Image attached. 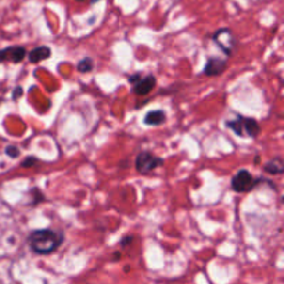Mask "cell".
<instances>
[{
	"label": "cell",
	"mask_w": 284,
	"mask_h": 284,
	"mask_svg": "<svg viewBox=\"0 0 284 284\" xmlns=\"http://www.w3.org/2000/svg\"><path fill=\"white\" fill-rule=\"evenodd\" d=\"M64 240V232L53 229H36L32 230L27 237V243L30 248L38 255L53 254L63 245Z\"/></svg>",
	"instance_id": "obj_1"
},
{
	"label": "cell",
	"mask_w": 284,
	"mask_h": 284,
	"mask_svg": "<svg viewBox=\"0 0 284 284\" xmlns=\"http://www.w3.org/2000/svg\"><path fill=\"white\" fill-rule=\"evenodd\" d=\"M226 126L229 127L236 136L240 137H255L259 136L261 133V125L259 122L251 117H244V115H236L235 119H227Z\"/></svg>",
	"instance_id": "obj_2"
},
{
	"label": "cell",
	"mask_w": 284,
	"mask_h": 284,
	"mask_svg": "<svg viewBox=\"0 0 284 284\" xmlns=\"http://www.w3.org/2000/svg\"><path fill=\"white\" fill-rule=\"evenodd\" d=\"M264 179L262 177H255L248 169H240L236 172V175L232 177V190L236 193H248L252 191L255 187L259 183H262Z\"/></svg>",
	"instance_id": "obj_3"
},
{
	"label": "cell",
	"mask_w": 284,
	"mask_h": 284,
	"mask_svg": "<svg viewBox=\"0 0 284 284\" xmlns=\"http://www.w3.org/2000/svg\"><path fill=\"white\" fill-rule=\"evenodd\" d=\"M162 165H164V159L161 157H157L151 151H140L135 159L136 171L143 176H147L150 174H153L156 169L162 167Z\"/></svg>",
	"instance_id": "obj_4"
},
{
	"label": "cell",
	"mask_w": 284,
	"mask_h": 284,
	"mask_svg": "<svg viewBox=\"0 0 284 284\" xmlns=\"http://www.w3.org/2000/svg\"><path fill=\"white\" fill-rule=\"evenodd\" d=\"M212 40L215 45L226 54V57L233 56L235 50L237 49V39L235 38L232 30L229 28H221L212 35Z\"/></svg>",
	"instance_id": "obj_5"
},
{
	"label": "cell",
	"mask_w": 284,
	"mask_h": 284,
	"mask_svg": "<svg viewBox=\"0 0 284 284\" xmlns=\"http://www.w3.org/2000/svg\"><path fill=\"white\" fill-rule=\"evenodd\" d=\"M129 83L133 86V92L136 93L137 96H146L148 95L153 89L156 88L157 85V79L154 75H147V77H143L142 74H133L130 75L129 78Z\"/></svg>",
	"instance_id": "obj_6"
},
{
	"label": "cell",
	"mask_w": 284,
	"mask_h": 284,
	"mask_svg": "<svg viewBox=\"0 0 284 284\" xmlns=\"http://www.w3.org/2000/svg\"><path fill=\"white\" fill-rule=\"evenodd\" d=\"M27 57V49L24 46H9L0 50V63L9 61L13 64H18Z\"/></svg>",
	"instance_id": "obj_7"
},
{
	"label": "cell",
	"mask_w": 284,
	"mask_h": 284,
	"mask_svg": "<svg viewBox=\"0 0 284 284\" xmlns=\"http://www.w3.org/2000/svg\"><path fill=\"white\" fill-rule=\"evenodd\" d=\"M227 68V60L219 57H208L203 74L206 77H219Z\"/></svg>",
	"instance_id": "obj_8"
},
{
	"label": "cell",
	"mask_w": 284,
	"mask_h": 284,
	"mask_svg": "<svg viewBox=\"0 0 284 284\" xmlns=\"http://www.w3.org/2000/svg\"><path fill=\"white\" fill-rule=\"evenodd\" d=\"M27 56L31 64H38L40 61L51 57V49L49 46H38L33 50H31L30 53H27Z\"/></svg>",
	"instance_id": "obj_9"
},
{
	"label": "cell",
	"mask_w": 284,
	"mask_h": 284,
	"mask_svg": "<svg viewBox=\"0 0 284 284\" xmlns=\"http://www.w3.org/2000/svg\"><path fill=\"white\" fill-rule=\"evenodd\" d=\"M167 121V114L164 110H156V111H150L146 114V117L143 119L144 125L147 126H159Z\"/></svg>",
	"instance_id": "obj_10"
},
{
	"label": "cell",
	"mask_w": 284,
	"mask_h": 284,
	"mask_svg": "<svg viewBox=\"0 0 284 284\" xmlns=\"http://www.w3.org/2000/svg\"><path fill=\"white\" fill-rule=\"evenodd\" d=\"M264 172L269 175H283L284 174V162L280 157H274L273 159H269L264 164Z\"/></svg>",
	"instance_id": "obj_11"
},
{
	"label": "cell",
	"mask_w": 284,
	"mask_h": 284,
	"mask_svg": "<svg viewBox=\"0 0 284 284\" xmlns=\"http://www.w3.org/2000/svg\"><path fill=\"white\" fill-rule=\"evenodd\" d=\"M95 68V61L92 57H85L77 64V71L80 74H89Z\"/></svg>",
	"instance_id": "obj_12"
},
{
	"label": "cell",
	"mask_w": 284,
	"mask_h": 284,
	"mask_svg": "<svg viewBox=\"0 0 284 284\" xmlns=\"http://www.w3.org/2000/svg\"><path fill=\"white\" fill-rule=\"evenodd\" d=\"M30 196L33 198V201L31 203V205L32 206L38 205L39 203L45 201V196H43V193L40 191V189H38V187H33V189H31Z\"/></svg>",
	"instance_id": "obj_13"
},
{
	"label": "cell",
	"mask_w": 284,
	"mask_h": 284,
	"mask_svg": "<svg viewBox=\"0 0 284 284\" xmlns=\"http://www.w3.org/2000/svg\"><path fill=\"white\" fill-rule=\"evenodd\" d=\"M39 164V159L36 157H33V156H31V157H27L25 159H22V162H21V167L22 168H32L35 167V165H38Z\"/></svg>",
	"instance_id": "obj_14"
},
{
	"label": "cell",
	"mask_w": 284,
	"mask_h": 284,
	"mask_svg": "<svg viewBox=\"0 0 284 284\" xmlns=\"http://www.w3.org/2000/svg\"><path fill=\"white\" fill-rule=\"evenodd\" d=\"M4 153H6V156H9L10 158H18L20 157V148L17 147V146H7L6 150H4Z\"/></svg>",
	"instance_id": "obj_15"
},
{
	"label": "cell",
	"mask_w": 284,
	"mask_h": 284,
	"mask_svg": "<svg viewBox=\"0 0 284 284\" xmlns=\"http://www.w3.org/2000/svg\"><path fill=\"white\" fill-rule=\"evenodd\" d=\"M133 240H135V237H133V236L126 235V236H124V237L121 238V241H119V244L122 245V247H127V245L130 244V243H132Z\"/></svg>",
	"instance_id": "obj_16"
},
{
	"label": "cell",
	"mask_w": 284,
	"mask_h": 284,
	"mask_svg": "<svg viewBox=\"0 0 284 284\" xmlns=\"http://www.w3.org/2000/svg\"><path fill=\"white\" fill-rule=\"evenodd\" d=\"M22 95H24V89L21 88V86L14 88V90H13V100H17V98H20Z\"/></svg>",
	"instance_id": "obj_17"
},
{
	"label": "cell",
	"mask_w": 284,
	"mask_h": 284,
	"mask_svg": "<svg viewBox=\"0 0 284 284\" xmlns=\"http://www.w3.org/2000/svg\"><path fill=\"white\" fill-rule=\"evenodd\" d=\"M117 259H121V252H114V258H112V261H117Z\"/></svg>",
	"instance_id": "obj_18"
},
{
	"label": "cell",
	"mask_w": 284,
	"mask_h": 284,
	"mask_svg": "<svg viewBox=\"0 0 284 284\" xmlns=\"http://www.w3.org/2000/svg\"><path fill=\"white\" fill-rule=\"evenodd\" d=\"M254 161H255V164H259V156H256Z\"/></svg>",
	"instance_id": "obj_19"
},
{
	"label": "cell",
	"mask_w": 284,
	"mask_h": 284,
	"mask_svg": "<svg viewBox=\"0 0 284 284\" xmlns=\"http://www.w3.org/2000/svg\"><path fill=\"white\" fill-rule=\"evenodd\" d=\"M75 1H85V0H75Z\"/></svg>",
	"instance_id": "obj_20"
}]
</instances>
